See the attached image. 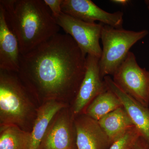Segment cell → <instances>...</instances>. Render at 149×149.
Segmentation results:
<instances>
[{"label":"cell","mask_w":149,"mask_h":149,"mask_svg":"<svg viewBox=\"0 0 149 149\" xmlns=\"http://www.w3.org/2000/svg\"><path fill=\"white\" fill-rule=\"evenodd\" d=\"M54 19L65 33L73 38L85 55L100 58L102 49L100 40L104 24L85 22L63 13Z\"/></svg>","instance_id":"6"},{"label":"cell","mask_w":149,"mask_h":149,"mask_svg":"<svg viewBox=\"0 0 149 149\" xmlns=\"http://www.w3.org/2000/svg\"></svg>","instance_id":"22"},{"label":"cell","mask_w":149,"mask_h":149,"mask_svg":"<svg viewBox=\"0 0 149 149\" xmlns=\"http://www.w3.org/2000/svg\"><path fill=\"white\" fill-rule=\"evenodd\" d=\"M145 3H146V5L147 6V7H148V9L149 10V0H146V1H145Z\"/></svg>","instance_id":"21"},{"label":"cell","mask_w":149,"mask_h":149,"mask_svg":"<svg viewBox=\"0 0 149 149\" xmlns=\"http://www.w3.org/2000/svg\"><path fill=\"white\" fill-rule=\"evenodd\" d=\"M148 33L145 29L131 31L104 24L101 37L103 48L99 61L102 77L113 75L125 61L130 48Z\"/></svg>","instance_id":"4"},{"label":"cell","mask_w":149,"mask_h":149,"mask_svg":"<svg viewBox=\"0 0 149 149\" xmlns=\"http://www.w3.org/2000/svg\"><path fill=\"white\" fill-rule=\"evenodd\" d=\"M61 10L63 13L85 22L95 23L97 21L115 28H122V12L106 11L91 0H62Z\"/></svg>","instance_id":"9"},{"label":"cell","mask_w":149,"mask_h":149,"mask_svg":"<svg viewBox=\"0 0 149 149\" xmlns=\"http://www.w3.org/2000/svg\"><path fill=\"white\" fill-rule=\"evenodd\" d=\"M21 55L58 33L60 27L44 1L1 0Z\"/></svg>","instance_id":"2"},{"label":"cell","mask_w":149,"mask_h":149,"mask_svg":"<svg viewBox=\"0 0 149 149\" xmlns=\"http://www.w3.org/2000/svg\"><path fill=\"white\" fill-rule=\"evenodd\" d=\"M39 105L17 73L0 70V125L31 132Z\"/></svg>","instance_id":"3"},{"label":"cell","mask_w":149,"mask_h":149,"mask_svg":"<svg viewBox=\"0 0 149 149\" xmlns=\"http://www.w3.org/2000/svg\"><path fill=\"white\" fill-rule=\"evenodd\" d=\"M133 149H149V145L146 141L141 137L136 142Z\"/></svg>","instance_id":"19"},{"label":"cell","mask_w":149,"mask_h":149,"mask_svg":"<svg viewBox=\"0 0 149 149\" xmlns=\"http://www.w3.org/2000/svg\"><path fill=\"white\" fill-rule=\"evenodd\" d=\"M86 57L70 35L58 33L20 56L17 73L39 106L51 100L71 106L85 75Z\"/></svg>","instance_id":"1"},{"label":"cell","mask_w":149,"mask_h":149,"mask_svg":"<svg viewBox=\"0 0 149 149\" xmlns=\"http://www.w3.org/2000/svg\"><path fill=\"white\" fill-rule=\"evenodd\" d=\"M122 106L119 98L108 89L93 100L84 113L98 121L105 116Z\"/></svg>","instance_id":"15"},{"label":"cell","mask_w":149,"mask_h":149,"mask_svg":"<svg viewBox=\"0 0 149 149\" xmlns=\"http://www.w3.org/2000/svg\"><path fill=\"white\" fill-rule=\"evenodd\" d=\"M74 116L70 105L60 110L51 122L39 149H72L76 144Z\"/></svg>","instance_id":"7"},{"label":"cell","mask_w":149,"mask_h":149,"mask_svg":"<svg viewBox=\"0 0 149 149\" xmlns=\"http://www.w3.org/2000/svg\"><path fill=\"white\" fill-rule=\"evenodd\" d=\"M48 7L54 18L58 17L62 13L61 4L62 0H44Z\"/></svg>","instance_id":"18"},{"label":"cell","mask_w":149,"mask_h":149,"mask_svg":"<svg viewBox=\"0 0 149 149\" xmlns=\"http://www.w3.org/2000/svg\"><path fill=\"white\" fill-rule=\"evenodd\" d=\"M141 137V133L134 126L113 143L108 149H133L136 142Z\"/></svg>","instance_id":"17"},{"label":"cell","mask_w":149,"mask_h":149,"mask_svg":"<svg viewBox=\"0 0 149 149\" xmlns=\"http://www.w3.org/2000/svg\"><path fill=\"white\" fill-rule=\"evenodd\" d=\"M77 149H108L111 145L98 121L85 113L74 120Z\"/></svg>","instance_id":"10"},{"label":"cell","mask_w":149,"mask_h":149,"mask_svg":"<svg viewBox=\"0 0 149 149\" xmlns=\"http://www.w3.org/2000/svg\"><path fill=\"white\" fill-rule=\"evenodd\" d=\"M21 56L17 38L9 26L0 4V70L17 73Z\"/></svg>","instance_id":"11"},{"label":"cell","mask_w":149,"mask_h":149,"mask_svg":"<svg viewBox=\"0 0 149 149\" xmlns=\"http://www.w3.org/2000/svg\"><path fill=\"white\" fill-rule=\"evenodd\" d=\"M98 122L111 144L135 126L123 106L105 116Z\"/></svg>","instance_id":"14"},{"label":"cell","mask_w":149,"mask_h":149,"mask_svg":"<svg viewBox=\"0 0 149 149\" xmlns=\"http://www.w3.org/2000/svg\"><path fill=\"white\" fill-rule=\"evenodd\" d=\"M107 88L114 93L122 103L141 137L149 145V109L142 105L116 85L110 76L104 78Z\"/></svg>","instance_id":"12"},{"label":"cell","mask_w":149,"mask_h":149,"mask_svg":"<svg viewBox=\"0 0 149 149\" xmlns=\"http://www.w3.org/2000/svg\"><path fill=\"white\" fill-rule=\"evenodd\" d=\"M69 105H70L62 102L51 100L39 106L31 132L29 149H39L41 142L56 115L60 110Z\"/></svg>","instance_id":"13"},{"label":"cell","mask_w":149,"mask_h":149,"mask_svg":"<svg viewBox=\"0 0 149 149\" xmlns=\"http://www.w3.org/2000/svg\"><path fill=\"white\" fill-rule=\"evenodd\" d=\"M130 1L128 0H112L111 1V2L119 5L124 6H127L130 3Z\"/></svg>","instance_id":"20"},{"label":"cell","mask_w":149,"mask_h":149,"mask_svg":"<svg viewBox=\"0 0 149 149\" xmlns=\"http://www.w3.org/2000/svg\"><path fill=\"white\" fill-rule=\"evenodd\" d=\"M31 132L17 125H0V149H29Z\"/></svg>","instance_id":"16"},{"label":"cell","mask_w":149,"mask_h":149,"mask_svg":"<svg viewBox=\"0 0 149 149\" xmlns=\"http://www.w3.org/2000/svg\"><path fill=\"white\" fill-rule=\"evenodd\" d=\"M100 58L88 55L86 71L77 95L71 106L74 117L84 113L88 106L97 96L108 90L102 77L99 65Z\"/></svg>","instance_id":"8"},{"label":"cell","mask_w":149,"mask_h":149,"mask_svg":"<svg viewBox=\"0 0 149 149\" xmlns=\"http://www.w3.org/2000/svg\"><path fill=\"white\" fill-rule=\"evenodd\" d=\"M113 76V80L118 88L142 105L148 107L149 71L139 66L133 52L128 53Z\"/></svg>","instance_id":"5"}]
</instances>
